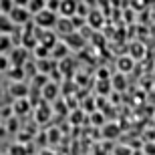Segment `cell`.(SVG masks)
I'll return each instance as SVG.
<instances>
[{
  "label": "cell",
  "mask_w": 155,
  "mask_h": 155,
  "mask_svg": "<svg viewBox=\"0 0 155 155\" xmlns=\"http://www.w3.org/2000/svg\"><path fill=\"white\" fill-rule=\"evenodd\" d=\"M24 75H26V69H24V67H10V69L6 71V77H10L12 83L24 81Z\"/></svg>",
  "instance_id": "14"
},
{
  "label": "cell",
  "mask_w": 155,
  "mask_h": 155,
  "mask_svg": "<svg viewBox=\"0 0 155 155\" xmlns=\"http://www.w3.org/2000/svg\"><path fill=\"white\" fill-rule=\"evenodd\" d=\"M10 93L16 99H24L30 93V87L26 85L24 81H16V83H12V85H10Z\"/></svg>",
  "instance_id": "12"
},
{
  "label": "cell",
  "mask_w": 155,
  "mask_h": 155,
  "mask_svg": "<svg viewBox=\"0 0 155 155\" xmlns=\"http://www.w3.org/2000/svg\"><path fill=\"white\" fill-rule=\"evenodd\" d=\"M77 14V0H61V6H58V16H75Z\"/></svg>",
  "instance_id": "9"
},
{
  "label": "cell",
  "mask_w": 155,
  "mask_h": 155,
  "mask_svg": "<svg viewBox=\"0 0 155 155\" xmlns=\"http://www.w3.org/2000/svg\"><path fill=\"white\" fill-rule=\"evenodd\" d=\"M2 77H4V75H2V73H0V81H2Z\"/></svg>",
  "instance_id": "25"
},
{
  "label": "cell",
  "mask_w": 155,
  "mask_h": 155,
  "mask_svg": "<svg viewBox=\"0 0 155 155\" xmlns=\"http://www.w3.org/2000/svg\"><path fill=\"white\" fill-rule=\"evenodd\" d=\"M14 46L12 35H0V54H8Z\"/></svg>",
  "instance_id": "15"
},
{
  "label": "cell",
  "mask_w": 155,
  "mask_h": 155,
  "mask_svg": "<svg viewBox=\"0 0 155 155\" xmlns=\"http://www.w3.org/2000/svg\"><path fill=\"white\" fill-rule=\"evenodd\" d=\"M26 8L30 10V14H36V12H40L42 8H46V0H28Z\"/></svg>",
  "instance_id": "18"
},
{
  "label": "cell",
  "mask_w": 155,
  "mask_h": 155,
  "mask_svg": "<svg viewBox=\"0 0 155 155\" xmlns=\"http://www.w3.org/2000/svg\"><path fill=\"white\" fill-rule=\"evenodd\" d=\"M28 57H30V52L26 51L24 46H20V45L12 46V51L8 52V58H10L12 67H24V64L28 63Z\"/></svg>",
  "instance_id": "3"
},
{
  "label": "cell",
  "mask_w": 155,
  "mask_h": 155,
  "mask_svg": "<svg viewBox=\"0 0 155 155\" xmlns=\"http://www.w3.org/2000/svg\"><path fill=\"white\" fill-rule=\"evenodd\" d=\"M32 57L36 58V61H40V58H48L51 57V48H48V46L46 45H36L35 46V51H32Z\"/></svg>",
  "instance_id": "16"
},
{
  "label": "cell",
  "mask_w": 155,
  "mask_h": 155,
  "mask_svg": "<svg viewBox=\"0 0 155 155\" xmlns=\"http://www.w3.org/2000/svg\"><path fill=\"white\" fill-rule=\"evenodd\" d=\"M87 26L93 30H101V26H103V14L99 10H89V14H87Z\"/></svg>",
  "instance_id": "10"
},
{
  "label": "cell",
  "mask_w": 155,
  "mask_h": 155,
  "mask_svg": "<svg viewBox=\"0 0 155 155\" xmlns=\"http://www.w3.org/2000/svg\"><path fill=\"white\" fill-rule=\"evenodd\" d=\"M67 57H71V51H69V46L64 45L63 40L58 38L54 45H52V48H51V58H54L57 63H61V61H64Z\"/></svg>",
  "instance_id": "6"
},
{
  "label": "cell",
  "mask_w": 155,
  "mask_h": 155,
  "mask_svg": "<svg viewBox=\"0 0 155 155\" xmlns=\"http://www.w3.org/2000/svg\"><path fill=\"white\" fill-rule=\"evenodd\" d=\"M131 48H135V51L129 52V57H133L135 61H139V58H141V57L145 54V48H143V45H141V42H133Z\"/></svg>",
  "instance_id": "19"
},
{
  "label": "cell",
  "mask_w": 155,
  "mask_h": 155,
  "mask_svg": "<svg viewBox=\"0 0 155 155\" xmlns=\"http://www.w3.org/2000/svg\"><path fill=\"white\" fill-rule=\"evenodd\" d=\"M28 0H14V6H26Z\"/></svg>",
  "instance_id": "24"
},
{
  "label": "cell",
  "mask_w": 155,
  "mask_h": 155,
  "mask_svg": "<svg viewBox=\"0 0 155 155\" xmlns=\"http://www.w3.org/2000/svg\"><path fill=\"white\" fill-rule=\"evenodd\" d=\"M54 32H57L58 38H64L67 35H71V32H75V26H73V20L67 16H58L57 20V26H54Z\"/></svg>",
  "instance_id": "5"
},
{
  "label": "cell",
  "mask_w": 155,
  "mask_h": 155,
  "mask_svg": "<svg viewBox=\"0 0 155 155\" xmlns=\"http://www.w3.org/2000/svg\"><path fill=\"white\" fill-rule=\"evenodd\" d=\"M14 8V0H0V14H10Z\"/></svg>",
  "instance_id": "20"
},
{
  "label": "cell",
  "mask_w": 155,
  "mask_h": 155,
  "mask_svg": "<svg viewBox=\"0 0 155 155\" xmlns=\"http://www.w3.org/2000/svg\"><path fill=\"white\" fill-rule=\"evenodd\" d=\"M135 58L129 57V54H121L119 58H117V73H123V75H127V73H131L133 69H135Z\"/></svg>",
  "instance_id": "7"
},
{
  "label": "cell",
  "mask_w": 155,
  "mask_h": 155,
  "mask_svg": "<svg viewBox=\"0 0 155 155\" xmlns=\"http://www.w3.org/2000/svg\"><path fill=\"white\" fill-rule=\"evenodd\" d=\"M58 6H61V0H46V8L58 14Z\"/></svg>",
  "instance_id": "23"
},
{
  "label": "cell",
  "mask_w": 155,
  "mask_h": 155,
  "mask_svg": "<svg viewBox=\"0 0 155 155\" xmlns=\"http://www.w3.org/2000/svg\"><path fill=\"white\" fill-rule=\"evenodd\" d=\"M57 20H58V14L52 12V10H48V8H42L40 12L32 14V22H35V26L36 28H42V30H54Z\"/></svg>",
  "instance_id": "1"
},
{
  "label": "cell",
  "mask_w": 155,
  "mask_h": 155,
  "mask_svg": "<svg viewBox=\"0 0 155 155\" xmlns=\"http://www.w3.org/2000/svg\"><path fill=\"white\" fill-rule=\"evenodd\" d=\"M40 95L45 99H57V95H58V85L54 83V81H48L42 89H40Z\"/></svg>",
  "instance_id": "13"
},
{
  "label": "cell",
  "mask_w": 155,
  "mask_h": 155,
  "mask_svg": "<svg viewBox=\"0 0 155 155\" xmlns=\"http://www.w3.org/2000/svg\"><path fill=\"white\" fill-rule=\"evenodd\" d=\"M36 38H38L40 45H46L48 48H52V45L58 40L57 32L54 30H42V28H36Z\"/></svg>",
  "instance_id": "8"
},
{
  "label": "cell",
  "mask_w": 155,
  "mask_h": 155,
  "mask_svg": "<svg viewBox=\"0 0 155 155\" xmlns=\"http://www.w3.org/2000/svg\"><path fill=\"white\" fill-rule=\"evenodd\" d=\"M48 81H51V79H48V75H42V73H36V75H35V85L40 87V89H42Z\"/></svg>",
  "instance_id": "22"
},
{
  "label": "cell",
  "mask_w": 155,
  "mask_h": 155,
  "mask_svg": "<svg viewBox=\"0 0 155 155\" xmlns=\"http://www.w3.org/2000/svg\"><path fill=\"white\" fill-rule=\"evenodd\" d=\"M61 40L69 46L71 52H73V51H83V48L87 46V42H89V40L81 35V32H77V30H75V32H71V35H67L64 38H61Z\"/></svg>",
  "instance_id": "4"
},
{
  "label": "cell",
  "mask_w": 155,
  "mask_h": 155,
  "mask_svg": "<svg viewBox=\"0 0 155 155\" xmlns=\"http://www.w3.org/2000/svg\"><path fill=\"white\" fill-rule=\"evenodd\" d=\"M8 16H10V20L14 22V26H18V28H22V26H26L28 22H32V14H30V10L26 6H14Z\"/></svg>",
  "instance_id": "2"
},
{
  "label": "cell",
  "mask_w": 155,
  "mask_h": 155,
  "mask_svg": "<svg viewBox=\"0 0 155 155\" xmlns=\"http://www.w3.org/2000/svg\"><path fill=\"white\" fill-rule=\"evenodd\" d=\"M14 32H18V26H14L8 14H0V35H14Z\"/></svg>",
  "instance_id": "11"
},
{
  "label": "cell",
  "mask_w": 155,
  "mask_h": 155,
  "mask_svg": "<svg viewBox=\"0 0 155 155\" xmlns=\"http://www.w3.org/2000/svg\"><path fill=\"white\" fill-rule=\"evenodd\" d=\"M127 77L123 75V73H115V75L111 77V87H115L117 91H123V89H125L127 87Z\"/></svg>",
  "instance_id": "17"
},
{
  "label": "cell",
  "mask_w": 155,
  "mask_h": 155,
  "mask_svg": "<svg viewBox=\"0 0 155 155\" xmlns=\"http://www.w3.org/2000/svg\"><path fill=\"white\" fill-rule=\"evenodd\" d=\"M10 58H8V54H0V73L2 75H6V71L10 69Z\"/></svg>",
  "instance_id": "21"
}]
</instances>
